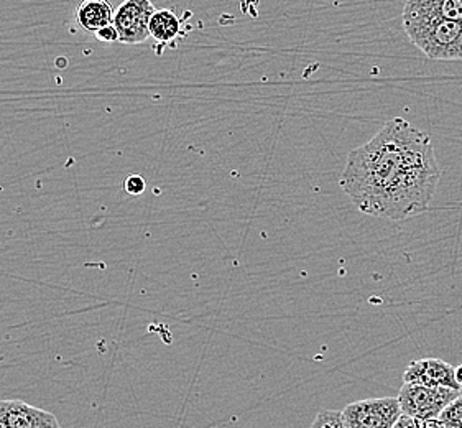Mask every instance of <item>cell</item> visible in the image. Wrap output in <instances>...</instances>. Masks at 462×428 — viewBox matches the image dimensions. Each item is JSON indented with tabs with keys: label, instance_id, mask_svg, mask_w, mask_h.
Segmentation results:
<instances>
[{
	"label": "cell",
	"instance_id": "obj_17",
	"mask_svg": "<svg viewBox=\"0 0 462 428\" xmlns=\"http://www.w3.org/2000/svg\"><path fill=\"white\" fill-rule=\"evenodd\" d=\"M0 428H10L9 422H7V417H5V412L2 409V405H0Z\"/></svg>",
	"mask_w": 462,
	"mask_h": 428
},
{
	"label": "cell",
	"instance_id": "obj_12",
	"mask_svg": "<svg viewBox=\"0 0 462 428\" xmlns=\"http://www.w3.org/2000/svg\"><path fill=\"white\" fill-rule=\"evenodd\" d=\"M441 14L446 19L462 23V0H443Z\"/></svg>",
	"mask_w": 462,
	"mask_h": 428
},
{
	"label": "cell",
	"instance_id": "obj_6",
	"mask_svg": "<svg viewBox=\"0 0 462 428\" xmlns=\"http://www.w3.org/2000/svg\"><path fill=\"white\" fill-rule=\"evenodd\" d=\"M451 364L446 363L438 358H421L408 364L403 382L410 384H421L430 387H449L461 391V384L456 381V373Z\"/></svg>",
	"mask_w": 462,
	"mask_h": 428
},
{
	"label": "cell",
	"instance_id": "obj_7",
	"mask_svg": "<svg viewBox=\"0 0 462 428\" xmlns=\"http://www.w3.org/2000/svg\"><path fill=\"white\" fill-rule=\"evenodd\" d=\"M10 428H61L51 412L37 409L27 402L17 399L0 401Z\"/></svg>",
	"mask_w": 462,
	"mask_h": 428
},
{
	"label": "cell",
	"instance_id": "obj_1",
	"mask_svg": "<svg viewBox=\"0 0 462 428\" xmlns=\"http://www.w3.org/2000/svg\"><path fill=\"white\" fill-rule=\"evenodd\" d=\"M439 178L431 137L395 117L349 152L339 185L361 213L398 223L425 213Z\"/></svg>",
	"mask_w": 462,
	"mask_h": 428
},
{
	"label": "cell",
	"instance_id": "obj_2",
	"mask_svg": "<svg viewBox=\"0 0 462 428\" xmlns=\"http://www.w3.org/2000/svg\"><path fill=\"white\" fill-rule=\"evenodd\" d=\"M410 42L430 60H462V23L446 19L441 12L418 17H402Z\"/></svg>",
	"mask_w": 462,
	"mask_h": 428
},
{
	"label": "cell",
	"instance_id": "obj_5",
	"mask_svg": "<svg viewBox=\"0 0 462 428\" xmlns=\"http://www.w3.org/2000/svg\"><path fill=\"white\" fill-rule=\"evenodd\" d=\"M157 9L150 0H124L114 12V25L124 45H140L150 38V20Z\"/></svg>",
	"mask_w": 462,
	"mask_h": 428
},
{
	"label": "cell",
	"instance_id": "obj_13",
	"mask_svg": "<svg viewBox=\"0 0 462 428\" xmlns=\"http://www.w3.org/2000/svg\"><path fill=\"white\" fill-rule=\"evenodd\" d=\"M124 188H125V191L132 196H139L147 190V181H145V178L140 177V175H130L125 180V183H124Z\"/></svg>",
	"mask_w": 462,
	"mask_h": 428
},
{
	"label": "cell",
	"instance_id": "obj_10",
	"mask_svg": "<svg viewBox=\"0 0 462 428\" xmlns=\"http://www.w3.org/2000/svg\"><path fill=\"white\" fill-rule=\"evenodd\" d=\"M438 420L443 423L444 428H462V395L449 402Z\"/></svg>",
	"mask_w": 462,
	"mask_h": 428
},
{
	"label": "cell",
	"instance_id": "obj_16",
	"mask_svg": "<svg viewBox=\"0 0 462 428\" xmlns=\"http://www.w3.org/2000/svg\"><path fill=\"white\" fill-rule=\"evenodd\" d=\"M425 428H444L443 423L439 420H426Z\"/></svg>",
	"mask_w": 462,
	"mask_h": 428
},
{
	"label": "cell",
	"instance_id": "obj_9",
	"mask_svg": "<svg viewBox=\"0 0 462 428\" xmlns=\"http://www.w3.org/2000/svg\"><path fill=\"white\" fill-rule=\"evenodd\" d=\"M181 35V20L176 17L173 10L162 9L153 14L150 20V37L157 43L171 45Z\"/></svg>",
	"mask_w": 462,
	"mask_h": 428
},
{
	"label": "cell",
	"instance_id": "obj_3",
	"mask_svg": "<svg viewBox=\"0 0 462 428\" xmlns=\"http://www.w3.org/2000/svg\"><path fill=\"white\" fill-rule=\"evenodd\" d=\"M457 395H461V391L449 387H430L421 384L403 382L397 399L403 414L426 422L438 419L444 407L449 402H453Z\"/></svg>",
	"mask_w": 462,
	"mask_h": 428
},
{
	"label": "cell",
	"instance_id": "obj_15",
	"mask_svg": "<svg viewBox=\"0 0 462 428\" xmlns=\"http://www.w3.org/2000/svg\"><path fill=\"white\" fill-rule=\"evenodd\" d=\"M393 428H425V422L423 420L415 419L411 415L407 414H402L400 419L397 420V423L393 425Z\"/></svg>",
	"mask_w": 462,
	"mask_h": 428
},
{
	"label": "cell",
	"instance_id": "obj_18",
	"mask_svg": "<svg viewBox=\"0 0 462 428\" xmlns=\"http://www.w3.org/2000/svg\"><path fill=\"white\" fill-rule=\"evenodd\" d=\"M454 373H456V381L459 382L462 386V364L454 369Z\"/></svg>",
	"mask_w": 462,
	"mask_h": 428
},
{
	"label": "cell",
	"instance_id": "obj_8",
	"mask_svg": "<svg viewBox=\"0 0 462 428\" xmlns=\"http://www.w3.org/2000/svg\"><path fill=\"white\" fill-rule=\"evenodd\" d=\"M76 22L84 32L96 33L114 23V10L109 0H83L76 7Z\"/></svg>",
	"mask_w": 462,
	"mask_h": 428
},
{
	"label": "cell",
	"instance_id": "obj_11",
	"mask_svg": "<svg viewBox=\"0 0 462 428\" xmlns=\"http://www.w3.org/2000/svg\"><path fill=\"white\" fill-rule=\"evenodd\" d=\"M311 428H349L339 410H323L316 415Z\"/></svg>",
	"mask_w": 462,
	"mask_h": 428
},
{
	"label": "cell",
	"instance_id": "obj_14",
	"mask_svg": "<svg viewBox=\"0 0 462 428\" xmlns=\"http://www.w3.org/2000/svg\"><path fill=\"white\" fill-rule=\"evenodd\" d=\"M94 37L97 38L101 43H116L119 42V32L114 23L107 25V27H102L101 30H97L94 33Z\"/></svg>",
	"mask_w": 462,
	"mask_h": 428
},
{
	"label": "cell",
	"instance_id": "obj_4",
	"mask_svg": "<svg viewBox=\"0 0 462 428\" xmlns=\"http://www.w3.org/2000/svg\"><path fill=\"white\" fill-rule=\"evenodd\" d=\"M402 414L397 397L352 402L342 410L349 428H393Z\"/></svg>",
	"mask_w": 462,
	"mask_h": 428
}]
</instances>
